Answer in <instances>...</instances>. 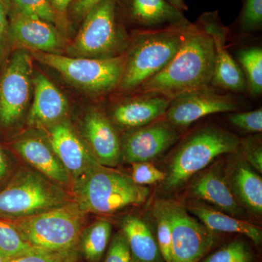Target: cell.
Wrapping results in <instances>:
<instances>
[{
	"mask_svg": "<svg viewBox=\"0 0 262 262\" xmlns=\"http://www.w3.org/2000/svg\"><path fill=\"white\" fill-rule=\"evenodd\" d=\"M214 69L213 39L198 24H190L173 59L163 70L141 84V92L173 99L179 95L208 87Z\"/></svg>",
	"mask_w": 262,
	"mask_h": 262,
	"instance_id": "1",
	"label": "cell"
},
{
	"mask_svg": "<svg viewBox=\"0 0 262 262\" xmlns=\"http://www.w3.org/2000/svg\"><path fill=\"white\" fill-rule=\"evenodd\" d=\"M75 201L81 209L96 214H113L147 201L149 189L130 177L100 163L91 167L74 182Z\"/></svg>",
	"mask_w": 262,
	"mask_h": 262,
	"instance_id": "2",
	"label": "cell"
},
{
	"mask_svg": "<svg viewBox=\"0 0 262 262\" xmlns=\"http://www.w3.org/2000/svg\"><path fill=\"white\" fill-rule=\"evenodd\" d=\"M85 214L74 200L39 214L10 221L34 247L48 252L75 254Z\"/></svg>",
	"mask_w": 262,
	"mask_h": 262,
	"instance_id": "3",
	"label": "cell"
},
{
	"mask_svg": "<svg viewBox=\"0 0 262 262\" xmlns=\"http://www.w3.org/2000/svg\"><path fill=\"white\" fill-rule=\"evenodd\" d=\"M189 25L136 34L125 55V70L119 87L122 91H133L163 70L182 46Z\"/></svg>",
	"mask_w": 262,
	"mask_h": 262,
	"instance_id": "4",
	"label": "cell"
},
{
	"mask_svg": "<svg viewBox=\"0 0 262 262\" xmlns=\"http://www.w3.org/2000/svg\"><path fill=\"white\" fill-rule=\"evenodd\" d=\"M74 201L64 188L36 170H19L0 191V218L18 220L39 214Z\"/></svg>",
	"mask_w": 262,
	"mask_h": 262,
	"instance_id": "5",
	"label": "cell"
},
{
	"mask_svg": "<svg viewBox=\"0 0 262 262\" xmlns=\"http://www.w3.org/2000/svg\"><path fill=\"white\" fill-rule=\"evenodd\" d=\"M241 144L237 136L223 129L210 127L194 133L174 153L164 181L165 189H178L215 158L235 152Z\"/></svg>",
	"mask_w": 262,
	"mask_h": 262,
	"instance_id": "6",
	"label": "cell"
},
{
	"mask_svg": "<svg viewBox=\"0 0 262 262\" xmlns=\"http://www.w3.org/2000/svg\"><path fill=\"white\" fill-rule=\"evenodd\" d=\"M117 0H102L85 16L80 32L67 46V53L77 58H108L120 56L126 35L117 22Z\"/></svg>",
	"mask_w": 262,
	"mask_h": 262,
	"instance_id": "7",
	"label": "cell"
},
{
	"mask_svg": "<svg viewBox=\"0 0 262 262\" xmlns=\"http://www.w3.org/2000/svg\"><path fill=\"white\" fill-rule=\"evenodd\" d=\"M34 59L59 72L76 87L94 93L108 92L120 86L125 54L108 58H77L56 53L29 51Z\"/></svg>",
	"mask_w": 262,
	"mask_h": 262,
	"instance_id": "8",
	"label": "cell"
},
{
	"mask_svg": "<svg viewBox=\"0 0 262 262\" xmlns=\"http://www.w3.org/2000/svg\"><path fill=\"white\" fill-rule=\"evenodd\" d=\"M156 204L171 227V262H201L214 244L213 232L178 202L161 201Z\"/></svg>",
	"mask_w": 262,
	"mask_h": 262,
	"instance_id": "9",
	"label": "cell"
},
{
	"mask_svg": "<svg viewBox=\"0 0 262 262\" xmlns=\"http://www.w3.org/2000/svg\"><path fill=\"white\" fill-rule=\"evenodd\" d=\"M32 56L16 49L0 76V125L10 127L18 121L28 106L33 86Z\"/></svg>",
	"mask_w": 262,
	"mask_h": 262,
	"instance_id": "10",
	"label": "cell"
},
{
	"mask_svg": "<svg viewBox=\"0 0 262 262\" xmlns=\"http://www.w3.org/2000/svg\"><path fill=\"white\" fill-rule=\"evenodd\" d=\"M10 38L17 49L56 53L67 48L64 36L59 29L34 15L24 13L11 4Z\"/></svg>",
	"mask_w": 262,
	"mask_h": 262,
	"instance_id": "11",
	"label": "cell"
},
{
	"mask_svg": "<svg viewBox=\"0 0 262 262\" xmlns=\"http://www.w3.org/2000/svg\"><path fill=\"white\" fill-rule=\"evenodd\" d=\"M237 107L238 104L232 96L218 94L207 87L173 98L165 115L167 121L174 127H184L202 117L229 113Z\"/></svg>",
	"mask_w": 262,
	"mask_h": 262,
	"instance_id": "12",
	"label": "cell"
},
{
	"mask_svg": "<svg viewBox=\"0 0 262 262\" xmlns=\"http://www.w3.org/2000/svg\"><path fill=\"white\" fill-rule=\"evenodd\" d=\"M198 25L213 39L215 48V69L212 85L220 89L241 92L246 89L244 72L227 51L226 42L229 30L221 22L218 12L203 13Z\"/></svg>",
	"mask_w": 262,
	"mask_h": 262,
	"instance_id": "13",
	"label": "cell"
},
{
	"mask_svg": "<svg viewBox=\"0 0 262 262\" xmlns=\"http://www.w3.org/2000/svg\"><path fill=\"white\" fill-rule=\"evenodd\" d=\"M175 127L166 120L139 127L125 136L121 158L130 164L155 159L178 140Z\"/></svg>",
	"mask_w": 262,
	"mask_h": 262,
	"instance_id": "14",
	"label": "cell"
},
{
	"mask_svg": "<svg viewBox=\"0 0 262 262\" xmlns=\"http://www.w3.org/2000/svg\"><path fill=\"white\" fill-rule=\"evenodd\" d=\"M48 143L75 182L96 163H99L66 120L47 128Z\"/></svg>",
	"mask_w": 262,
	"mask_h": 262,
	"instance_id": "15",
	"label": "cell"
},
{
	"mask_svg": "<svg viewBox=\"0 0 262 262\" xmlns=\"http://www.w3.org/2000/svg\"><path fill=\"white\" fill-rule=\"evenodd\" d=\"M34 100L29 114L31 125L48 128L63 121L68 112V101L54 84L42 74L33 77Z\"/></svg>",
	"mask_w": 262,
	"mask_h": 262,
	"instance_id": "16",
	"label": "cell"
},
{
	"mask_svg": "<svg viewBox=\"0 0 262 262\" xmlns=\"http://www.w3.org/2000/svg\"><path fill=\"white\" fill-rule=\"evenodd\" d=\"M84 138L101 165L113 167L121 158V144L113 124L98 110L89 112L83 122Z\"/></svg>",
	"mask_w": 262,
	"mask_h": 262,
	"instance_id": "17",
	"label": "cell"
},
{
	"mask_svg": "<svg viewBox=\"0 0 262 262\" xmlns=\"http://www.w3.org/2000/svg\"><path fill=\"white\" fill-rule=\"evenodd\" d=\"M14 148L34 170L62 187H70V174L49 143L39 138L27 137L17 141Z\"/></svg>",
	"mask_w": 262,
	"mask_h": 262,
	"instance_id": "18",
	"label": "cell"
},
{
	"mask_svg": "<svg viewBox=\"0 0 262 262\" xmlns=\"http://www.w3.org/2000/svg\"><path fill=\"white\" fill-rule=\"evenodd\" d=\"M191 192L219 211L237 218L244 214L228 181L218 169H211L198 177L192 184Z\"/></svg>",
	"mask_w": 262,
	"mask_h": 262,
	"instance_id": "19",
	"label": "cell"
},
{
	"mask_svg": "<svg viewBox=\"0 0 262 262\" xmlns=\"http://www.w3.org/2000/svg\"><path fill=\"white\" fill-rule=\"evenodd\" d=\"M171 101L166 96L144 94L117 106L113 110L114 121L124 127L145 126L165 115Z\"/></svg>",
	"mask_w": 262,
	"mask_h": 262,
	"instance_id": "20",
	"label": "cell"
},
{
	"mask_svg": "<svg viewBox=\"0 0 262 262\" xmlns=\"http://www.w3.org/2000/svg\"><path fill=\"white\" fill-rule=\"evenodd\" d=\"M128 14L133 21L149 29L186 27L190 24L182 12L167 0H128Z\"/></svg>",
	"mask_w": 262,
	"mask_h": 262,
	"instance_id": "21",
	"label": "cell"
},
{
	"mask_svg": "<svg viewBox=\"0 0 262 262\" xmlns=\"http://www.w3.org/2000/svg\"><path fill=\"white\" fill-rule=\"evenodd\" d=\"M187 210L212 232L239 233L251 239L254 244L261 243V229L253 224L200 203L189 205Z\"/></svg>",
	"mask_w": 262,
	"mask_h": 262,
	"instance_id": "22",
	"label": "cell"
},
{
	"mask_svg": "<svg viewBox=\"0 0 262 262\" xmlns=\"http://www.w3.org/2000/svg\"><path fill=\"white\" fill-rule=\"evenodd\" d=\"M228 183L241 206L254 214L261 215L262 179L251 165L245 162L236 164Z\"/></svg>",
	"mask_w": 262,
	"mask_h": 262,
	"instance_id": "23",
	"label": "cell"
},
{
	"mask_svg": "<svg viewBox=\"0 0 262 262\" xmlns=\"http://www.w3.org/2000/svg\"><path fill=\"white\" fill-rule=\"evenodd\" d=\"M122 232L130 248L132 261L160 262L158 244L144 221L134 215L127 216L122 221Z\"/></svg>",
	"mask_w": 262,
	"mask_h": 262,
	"instance_id": "24",
	"label": "cell"
},
{
	"mask_svg": "<svg viewBox=\"0 0 262 262\" xmlns=\"http://www.w3.org/2000/svg\"><path fill=\"white\" fill-rule=\"evenodd\" d=\"M112 225L106 220L96 221L82 232L81 250L90 262H98L107 248L112 234Z\"/></svg>",
	"mask_w": 262,
	"mask_h": 262,
	"instance_id": "25",
	"label": "cell"
},
{
	"mask_svg": "<svg viewBox=\"0 0 262 262\" xmlns=\"http://www.w3.org/2000/svg\"><path fill=\"white\" fill-rule=\"evenodd\" d=\"M237 57L246 78V87L254 97L259 96L262 92L261 48H245L237 53Z\"/></svg>",
	"mask_w": 262,
	"mask_h": 262,
	"instance_id": "26",
	"label": "cell"
},
{
	"mask_svg": "<svg viewBox=\"0 0 262 262\" xmlns=\"http://www.w3.org/2000/svg\"><path fill=\"white\" fill-rule=\"evenodd\" d=\"M29 244L11 221L0 218V253L12 259L39 251Z\"/></svg>",
	"mask_w": 262,
	"mask_h": 262,
	"instance_id": "27",
	"label": "cell"
},
{
	"mask_svg": "<svg viewBox=\"0 0 262 262\" xmlns=\"http://www.w3.org/2000/svg\"><path fill=\"white\" fill-rule=\"evenodd\" d=\"M11 4L20 11L42 19L56 26L57 28L67 27L52 7L49 0H11Z\"/></svg>",
	"mask_w": 262,
	"mask_h": 262,
	"instance_id": "28",
	"label": "cell"
},
{
	"mask_svg": "<svg viewBox=\"0 0 262 262\" xmlns=\"http://www.w3.org/2000/svg\"><path fill=\"white\" fill-rule=\"evenodd\" d=\"M201 262H253V256L246 243L234 241Z\"/></svg>",
	"mask_w": 262,
	"mask_h": 262,
	"instance_id": "29",
	"label": "cell"
},
{
	"mask_svg": "<svg viewBox=\"0 0 262 262\" xmlns=\"http://www.w3.org/2000/svg\"><path fill=\"white\" fill-rule=\"evenodd\" d=\"M154 215L157 222V244L165 262H171L172 230L170 222L158 205H155Z\"/></svg>",
	"mask_w": 262,
	"mask_h": 262,
	"instance_id": "30",
	"label": "cell"
},
{
	"mask_svg": "<svg viewBox=\"0 0 262 262\" xmlns=\"http://www.w3.org/2000/svg\"><path fill=\"white\" fill-rule=\"evenodd\" d=\"M132 173L131 179L139 185H150L164 182L166 173L157 168L152 163L148 162H139L131 163Z\"/></svg>",
	"mask_w": 262,
	"mask_h": 262,
	"instance_id": "31",
	"label": "cell"
},
{
	"mask_svg": "<svg viewBox=\"0 0 262 262\" xmlns=\"http://www.w3.org/2000/svg\"><path fill=\"white\" fill-rule=\"evenodd\" d=\"M239 25L241 29L246 32L261 28L262 0H245Z\"/></svg>",
	"mask_w": 262,
	"mask_h": 262,
	"instance_id": "32",
	"label": "cell"
},
{
	"mask_svg": "<svg viewBox=\"0 0 262 262\" xmlns=\"http://www.w3.org/2000/svg\"><path fill=\"white\" fill-rule=\"evenodd\" d=\"M229 121L234 126L239 127L246 132L261 133L262 130L261 108L246 112L234 113L229 115Z\"/></svg>",
	"mask_w": 262,
	"mask_h": 262,
	"instance_id": "33",
	"label": "cell"
},
{
	"mask_svg": "<svg viewBox=\"0 0 262 262\" xmlns=\"http://www.w3.org/2000/svg\"><path fill=\"white\" fill-rule=\"evenodd\" d=\"M132 256L127 239L122 232L114 236L105 262H132Z\"/></svg>",
	"mask_w": 262,
	"mask_h": 262,
	"instance_id": "34",
	"label": "cell"
},
{
	"mask_svg": "<svg viewBox=\"0 0 262 262\" xmlns=\"http://www.w3.org/2000/svg\"><path fill=\"white\" fill-rule=\"evenodd\" d=\"M11 0H0V62L11 46L10 38V12Z\"/></svg>",
	"mask_w": 262,
	"mask_h": 262,
	"instance_id": "35",
	"label": "cell"
},
{
	"mask_svg": "<svg viewBox=\"0 0 262 262\" xmlns=\"http://www.w3.org/2000/svg\"><path fill=\"white\" fill-rule=\"evenodd\" d=\"M76 254H61L39 251L12 258L9 262H75Z\"/></svg>",
	"mask_w": 262,
	"mask_h": 262,
	"instance_id": "36",
	"label": "cell"
},
{
	"mask_svg": "<svg viewBox=\"0 0 262 262\" xmlns=\"http://www.w3.org/2000/svg\"><path fill=\"white\" fill-rule=\"evenodd\" d=\"M245 156L251 166L258 173H262V148L258 141L248 139L244 144Z\"/></svg>",
	"mask_w": 262,
	"mask_h": 262,
	"instance_id": "37",
	"label": "cell"
},
{
	"mask_svg": "<svg viewBox=\"0 0 262 262\" xmlns=\"http://www.w3.org/2000/svg\"><path fill=\"white\" fill-rule=\"evenodd\" d=\"M102 0H73L71 4V11L75 18H84L90 10Z\"/></svg>",
	"mask_w": 262,
	"mask_h": 262,
	"instance_id": "38",
	"label": "cell"
},
{
	"mask_svg": "<svg viewBox=\"0 0 262 262\" xmlns=\"http://www.w3.org/2000/svg\"><path fill=\"white\" fill-rule=\"evenodd\" d=\"M49 2L61 21L67 27V12L73 0H49Z\"/></svg>",
	"mask_w": 262,
	"mask_h": 262,
	"instance_id": "39",
	"label": "cell"
},
{
	"mask_svg": "<svg viewBox=\"0 0 262 262\" xmlns=\"http://www.w3.org/2000/svg\"><path fill=\"white\" fill-rule=\"evenodd\" d=\"M7 171H8V163L5 159L4 153L0 147V182L5 178Z\"/></svg>",
	"mask_w": 262,
	"mask_h": 262,
	"instance_id": "40",
	"label": "cell"
},
{
	"mask_svg": "<svg viewBox=\"0 0 262 262\" xmlns=\"http://www.w3.org/2000/svg\"><path fill=\"white\" fill-rule=\"evenodd\" d=\"M172 6L174 8H177L179 11L184 12L188 10V7L187 5L184 3V0H167Z\"/></svg>",
	"mask_w": 262,
	"mask_h": 262,
	"instance_id": "41",
	"label": "cell"
},
{
	"mask_svg": "<svg viewBox=\"0 0 262 262\" xmlns=\"http://www.w3.org/2000/svg\"><path fill=\"white\" fill-rule=\"evenodd\" d=\"M10 260L9 258L5 257L4 255L0 253V262H9Z\"/></svg>",
	"mask_w": 262,
	"mask_h": 262,
	"instance_id": "42",
	"label": "cell"
}]
</instances>
